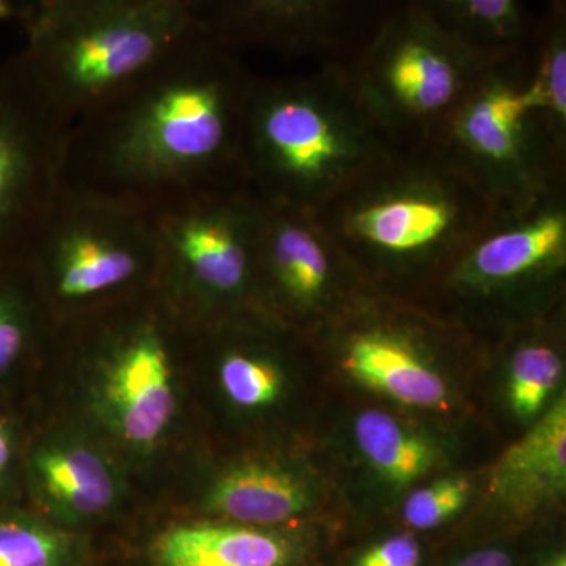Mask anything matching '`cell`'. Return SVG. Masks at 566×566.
<instances>
[{"label":"cell","mask_w":566,"mask_h":566,"mask_svg":"<svg viewBox=\"0 0 566 566\" xmlns=\"http://www.w3.org/2000/svg\"><path fill=\"white\" fill-rule=\"evenodd\" d=\"M256 76L244 54L205 29L71 125L63 185L153 211L244 177L241 140Z\"/></svg>","instance_id":"1"},{"label":"cell","mask_w":566,"mask_h":566,"mask_svg":"<svg viewBox=\"0 0 566 566\" xmlns=\"http://www.w3.org/2000/svg\"><path fill=\"white\" fill-rule=\"evenodd\" d=\"M395 151L344 65L253 82L241 170L264 203L316 212Z\"/></svg>","instance_id":"2"},{"label":"cell","mask_w":566,"mask_h":566,"mask_svg":"<svg viewBox=\"0 0 566 566\" xmlns=\"http://www.w3.org/2000/svg\"><path fill=\"white\" fill-rule=\"evenodd\" d=\"M21 63L73 125L205 31L197 0H80L25 25Z\"/></svg>","instance_id":"3"},{"label":"cell","mask_w":566,"mask_h":566,"mask_svg":"<svg viewBox=\"0 0 566 566\" xmlns=\"http://www.w3.org/2000/svg\"><path fill=\"white\" fill-rule=\"evenodd\" d=\"M497 207L438 148L397 150L316 211L345 253L379 264L455 260Z\"/></svg>","instance_id":"4"},{"label":"cell","mask_w":566,"mask_h":566,"mask_svg":"<svg viewBox=\"0 0 566 566\" xmlns=\"http://www.w3.org/2000/svg\"><path fill=\"white\" fill-rule=\"evenodd\" d=\"M510 55L475 46L403 2L344 66L390 144L417 150L433 145L465 96Z\"/></svg>","instance_id":"5"},{"label":"cell","mask_w":566,"mask_h":566,"mask_svg":"<svg viewBox=\"0 0 566 566\" xmlns=\"http://www.w3.org/2000/svg\"><path fill=\"white\" fill-rule=\"evenodd\" d=\"M528 50L495 63L431 145L497 210L566 186V139L531 109L524 92Z\"/></svg>","instance_id":"6"},{"label":"cell","mask_w":566,"mask_h":566,"mask_svg":"<svg viewBox=\"0 0 566 566\" xmlns=\"http://www.w3.org/2000/svg\"><path fill=\"white\" fill-rule=\"evenodd\" d=\"M51 303L80 308L136 292L161 274L150 210L62 185L32 237Z\"/></svg>","instance_id":"7"},{"label":"cell","mask_w":566,"mask_h":566,"mask_svg":"<svg viewBox=\"0 0 566 566\" xmlns=\"http://www.w3.org/2000/svg\"><path fill=\"white\" fill-rule=\"evenodd\" d=\"M161 274L177 300L214 307L251 292L264 202L244 177L153 210Z\"/></svg>","instance_id":"8"},{"label":"cell","mask_w":566,"mask_h":566,"mask_svg":"<svg viewBox=\"0 0 566 566\" xmlns=\"http://www.w3.org/2000/svg\"><path fill=\"white\" fill-rule=\"evenodd\" d=\"M203 28L241 54L346 65L403 0H197Z\"/></svg>","instance_id":"9"},{"label":"cell","mask_w":566,"mask_h":566,"mask_svg":"<svg viewBox=\"0 0 566 566\" xmlns=\"http://www.w3.org/2000/svg\"><path fill=\"white\" fill-rule=\"evenodd\" d=\"M70 128L21 61L0 74V238L32 240L63 185Z\"/></svg>","instance_id":"10"},{"label":"cell","mask_w":566,"mask_h":566,"mask_svg":"<svg viewBox=\"0 0 566 566\" xmlns=\"http://www.w3.org/2000/svg\"><path fill=\"white\" fill-rule=\"evenodd\" d=\"M566 252V186L512 210H499L457 262L449 279L457 292L495 296L549 279Z\"/></svg>","instance_id":"11"},{"label":"cell","mask_w":566,"mask_h":566,"mask_svg":"<svg viewBox=\"0 0 566 566\" xmlns=\"http://www.w3.org/2000/svg\"><path fill=\"white\" fill-rule=\"evenodd\" d=\"M96 375L93 405L115 438L126 446H155L172 423L177 392L158 311H144Z\"/></svg>","instance_id":"12"},{"label":"cell","mask_w":566,"mask_h":566,"mask_svg":"<svg viewBox=\"0 0 566 566\" xmlns=\"http://www.w3.org/2000/svg\"><path fill=\"white\" fill-rule=\"evenodd\" d=\"M344 253L316 212L264 203L253 282L263 279L279 304L314 311L335 292Z\"/></svg>","instance_id":"13"},{"label":"cell","mask_w":566,"mask_h":566,"mask_svg":"<svg viewBox=\"0 0 566 566\" xmlns=\"http://www.w3.org/2000/svg\"><path fill=\"white\" fill-rule=\"evenodd\" d=\"M33 479L55 516L82 523L109 512L120 494L109 461L81 442L57 441L33 457Z\"/></svg>","instance_id":"14"},{"label":"cell","mask_w":566,"mask_h":566,"mask_svg":"<svg viewBox=\"0 0 566 566\" xmlns=\"http://www.w3.org/2000/svg\"><path fill=\"white\" fill-rule=\"evenodd\" d=\"M566 485V403L560 398L534 430L510 447L491 474V491L512 509L532 510Z\"/></svg>","instance_id":"15"},{"label":"cell","mask_w":566,"mask_h":566,"mask_svg":"<svg viewBox=\"0 0 566 566\" xmlns=\"http://www.w3.org/2000/svg\"><path fill=\"white\" fill-rule=\"evenodd\" d=\"M285 536L245 524H180L153 543V566H290Z\"/></svg>","instance_id":"16"},{"label":"cell","mask_w":566,"mask_h":566,"mask_svg":"<svg viewBox=\"0 0 566 566\" xmlns=\"http://www.w3.org/2000/svg\"><path fill=\"white\" fill-rule=\"evenodd\" d=\"M345 368L364 386L419 408L446 405L441 376L420 359L405 338L376 329L354 335Z\"/></svg>","instance_id":"17"},{"label":"cell","mask_w":566,"mask_h":566,"mask_svg":"<svg viewBox=\"0 0 566 566\" xmlns=\"http://www.w3.org/2000/svg\"><path fill=\"white\" fill-rule=\"evenodd\" d=\"M205 505L245 526H273L305 512L311 495L304 483L285 469L251 463L219 476Z\"/></svg>","instance_id":"18"},{"label":"cell","mask_w":566,"mask_h":566,"mask_svg":"<svg viewBox=\"0 0 566 566\" xmlns=\"http://www.w3.org/2000/svg\"><path fill=\"white\" fill-rule=\"evenodd\" d=\"M458 36L494 52L527 51L538 20L521 0H403Z\"/></svg>","instance_id":"19"},{"label":"cell","mask_w":566,"mask_h":566,"mask_svg":"<svg viewBox=\"0 0 566 566\" xmlns=\"http://www.w3.org/2000/svg\"><path fill=\"white\" fill-rule=\"evenodd\" d=\"M524 92L531 109L566 139V2L549 3L538 20Z\"/></svg>","instance_id":"20"},{"label":"cell","mask_w":566,"mask_h":566,"mask_svg":"<svg viewBox=\"0 0 566 566\" xmlns=\"http://www.w3.org/2000/svg\"><path fill=\"white\" fill-rule=\"evenodd\" d=\"M354 436L368 463L394 485H409L433 468V447L387 412L357 416Z\"/></svg>","instance_id":"21"},{"label":"cell","mask_w":566,"mask_h":566,"mask_svg":"<svg viewBox=\"0 0 566 566\" xmlns=\"http://www.w3.org/2000/svg\"><path fill=\"white\" fill-rule=\"evenodd\" d=\"M562 363L554 349L534 345L521 348L510 370V403L521 419H531L542 411L547 397L556 389Z\"/></svg>","instance_id":"22"},{"label":"cell","mask_w":566,"mask_h":566,"mask_svg":"<svg viewBox=\"0 0 566 566\" xmlns=\"http://www.w3.org/2000/svg\"><path fill=\"white\" fill-rule=\"evenodd\" d=\"M69 538L39 521H0V566H63Z\"/></svg>","instance_id":"23"},{"label":"cell","mask_w":566,"mask_h":566,"mask_svg":"<svg viewBox=\"0 0 566 566\" xmlns=\"http://www.w3.org/2000/svg\"><path fill=\"white\" fill-rule=\"evenodd\" d=\"M221 386L229 400L241 408L273 405L282 392L281 370L268 360L232 354L221 365Z\"/></svg>","instance_id":"24"},{"label":"cell","mask_w":566,"mask_h":566,"mask_svg":"<svg viewBox=\"0 0 566 566\" xmlns=\"http://www.w3.org/2000/svg\"><path fill=\"white\" fill-rule=\"evenodd\" d=\"M469 493L471 486L464 479H446L417 490L406 499V524L420 531L441 526L463 510Z\"/></svg>","instance_id":"25"},{"label":"cell","mask_w":566,"mask_h":566,"mask_svg":"<svg viewBox=\"0 0 566 566\" xmlns=\"http://www.w3.org/2000/svg\"><path fill=\"white\" fill-rule=\"evenodd\" d=\"M32 314L31 300L20 290H14V286L0 290V376L20 356Z\"/></svg>","instance_id":"26"},{"label":"cell","mask_w":566,"mask_h":566,"mask_svg":"<svg viewBox=\"0 0 566 566\" xmlns=\"http://www.w3.org/2000/svg\"><path fill=\"white\" fill-rule=\"evenodd\" d=\"M419 543L411 535H395L368 549L354 566H419Z\"/></svg>","instance_id":"27"},{"label":"cell","mask_w":566,"mask_h":566,"mask_svg":"<svg viewBox=\"0 0 566 566\" xmlns=\"http://www.w3.org/2000/svg\"><path fill=\"white\" fill-rule=\"evenodd\" d=\"M80 2V0H11L14 7V14L24 21V25L39 20L44 14L70 6V3Z\"/></svg>","instance_id":"28"},{"label":"cell","mask_w":566,"mask_h":566,"mask_svg":"<svg viewBox=\"0 0 566 566\" xmlns=\"http://www.w3.org/2000/svg\"><path fill=\"white\" fill-rule=\"evenodd\" d=\"M457 566H513V562L505 551L488 547L469 554L463 560L458 562Z\"/></svg>","instance_id":"29"},{"label":"cell","mask_w":566,"mask_h":566,"mask_svg":"<svg viewBox=\"0 0 566 566\" xmlns=\"http://www.w3.org/2000/svg\"><path fill=\"white\" fill-rule=\"evenodd\" d=\"M11 453H13V433L6 420H0V480L9 469Z\"/></svg>","instance_id":"30"},{"label":"cell","mask_w":566,"mask_h":566,"mask_svg":"<svg viewBox=\"0 0 566 566\" xmlns=\"http://www.w3.org/2000/svg\"><path fill=\"white\" fill-rule=\"evenodd\" d=\"M14 17V7L11 0H0V22Z\"/></svg>","instance_id":"31"},{"label":"cell","mask_w":566,"mask_h":566,"mask_svg":"<svg viewBox=\"0 0 566 566\" xmlns=\"http://www.w3.org/2000/svg\"><path fill=\"white\" fill-rule=\"evenodd\" d=\"M546 566H566V557L564 554H557L556 557L551 558Z\"/></svg>","instance_id":"32"},{"label":"cell","mask_w":566,"mask_h":566,"mask_svg":"<svg viewBox=\"0 0 566 566\" xmlns=\"http://www.w3.org/2000/svg\"><path fill=\"white\" fill-rule=\"evenodd\" d=\"M566 2V0H549V3H560Z\"/></svg>","instance_id":"33"}]
</instances>
